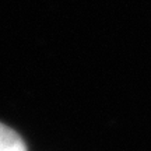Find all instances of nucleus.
<instances>
[{"instance_id":"f257e3e1","label":"nucleus","mask_w":151,"mask_h":151,"mask_svg":"<svg viewBox=\"0 0 151 151\" xmlns=\"http://www.w3.org/2000/svg\"><path fill=\"white\" fill-rule=\"evenodd\" d=\"M0 151H27L24 140L3 123H0Z\"/></svg>"}]
</instances>
